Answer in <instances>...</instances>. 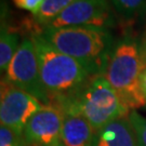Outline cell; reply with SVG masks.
<instances>
[{"instance_id":"cell-1","label":"cell","mask_w":146,"mask_h":146,"mask_svg":"<svg viewBox=\"0 0 146 146\" xmlns=\"http://www.w3.org/2000/svg\"><path fill=\"white\" fill-rule=\"evenodd\" d=\"M36 48L40 76L51 104L70 99L93 77L87 67L53 47L40 31L31 35Z\"/></svg>"},{"instance_id":"cell-2","label":"cell","mask_w":146,"mask_h":146,"mask_svg":"<svg viewBox=\"0 0 146 146\" xmlns=\"http://www.w3.org/2000/svg\"><path fill=\"white\" fill-rule=\"evenodd\" d=\"M40 34L58 51L81 63L93 76L103 75L115 44L108 29L98 27H44Z\"/></svg>"},{"instance_id":"cell-3","label":"cell","mask_w":146,"mask_h":146,"mask_svg":"<svg viewBox=\"0 0 146 146\" xmlns=\"http://www.w3.org/2000/svg\"><path fill=\"white\" fill-rule=\"evenodd\" d=\"M143 67L144 62L136 40L125 37L114 44L103 76L130 111L146 106L140 90Z\"/></svg>"},{"instance_id":"cell-4","label":"cell","mask_w":146,"mask_h":146,"mask_svg":"<svg viewBox=\"0 0 146 146\" xmlns=\"http://www.w3.org/2000/svg\"><path fill=\"white\" fill-rule=\"evenodd\" d=\"M56 106L80 114L95 132L131 113L103 75L93 76L78 93Z\"/></svg>"},{"instance_id":"cell-5","label":"cell","mask_w":146,"mask_h":146,"mask_svg":"<svg viewBox=\"0 0 146 146\" xmlns=\"http://www.w3.org/2000/svg\"><path fill=\"white\" fill-rule=\"evenodd\" d=\"M5 79L16 88L35 96L44 105L51 100L43 87L36 48L31 37L24 38L5 72Z\"/></svg>"},{"instance_id":"cell-6","label":"cell","mask_w":146,"mask_h":146,"mask_svg":"<svg viewBox=\"0 0 146 146\" xmlns=\"http://www.w3.org/2000/svg\"><path fill=\"white\" fill-rule=\"evenodd\" d=\"M44 106L39 100L5 79L1 80L0 93V122L19 133L24 129L31 117Z\"/></svg>"},{"instance_id":"cell-7","label":"cell","mask_w":146,"mask_h":146,"mask_svg":"<svg viewBox=\"0 0 146 146\" xmlns=\"http://www.w3.org/2000/svg\"><path fill=\"white\" fill-rule=\"evenodd\" d=\"M113 24L110 0H76L47 27L91 26L108 29Z\"/></svg>"},{"instance_id":"cell-8","label":"cell","mask_w":146,"mask_h":146,"mask_svg":"<svg viewBox=\"0 0 146 146\" xmlns=\"http://www.w3.org/2000/svg\"><path fill=\"white\" fill-rule=\"evenodd\" d=\"M62 125L63 110L56 105H44L24 129L27 146H60Z\"/></svg>"},{"instance_id":"cell-9","label":"cell","mask_w":146,"mask_h":146,"mask_svg":"<svg viewBox=\"0 0 146 146\" xmlns=\"http://www.w3.org/2000/svg\"><path fill=\"white\" fill-rule=\"evenodd\" d=\"M63 110L60 146H92L95 130L87 119L74 110Z\"/></svg>"},{"instance_id":"cell-10","label":"cell","mask_w":146,"mask_h":146,"mask_svg":"<svg viewBox=\"0 0 146 146\" xmlns=\"http://www.w3.org/2000/svg\"><path fill=\"white\" fill-rule=\"evenodd\" d=\"M92 146H137L135 130L129 116L114 120L96 131Z\"/></svg>"},{"instance_id":"cell-11","label":"cell","mask_w":146,"mask_h":146,"mask_svg":"<svg viewBox=\"0 0 146 146\" xmlns=\"http://www.w3.org/2000/svg\"><path fill=\"white\" fill-rule=\"evenodd\" d=\"M20 44H21V41H20L19 34L16 31L9 29L2 23L1 33H0V70L1 73L7 72Z\"/></svg>"},{"instance_id":"cell-12","label":"cell","mask_w":146,"mask_h":146,"mask_svg":"<svg viewBox=\"0 0 146 146\" xmlns=\"http://www.w3.org/2000/svg\"><path fill=\"white\" fill-rule=\"evenodd\" d=\"M75 1L76 0H46L41 8L33 14L34 21L41 28L49 26Z\"/></svg>"},{"instance_id":"cell-13","label":"cell","mask_w":146,"mask_h":146,"mask_svg":"<svg viewBox=\"0 0 146 146\" xmlns=\"http://www.w3.org/2000/svg\"><path fill=\"white\" fill-rule=\"evenodd\" d=\"M114 10L123 19H133L146 9V0H110Z\"/></svg>"},{"instance_id":"cell-14","label":"cell","mask_w":146,"mask_h":146,"mask_svg":"<svg viewBox=\"0 0 146 146\" xmlns=\"http://www.w3.org/2000/svg\"><path fill=\"white\" fill-rule=\"evenodd\" d=\"M0 146H27L24 135L10 128L0 127Z\"/></svg>"},{"instance_id":"cell-15","label":"cell","mask_w":146,"mask_h":146,"mask_svg":"<svg viewBox=\"0 0 146 146\" xmlns=\"http://www.w3.org/2000/svg\"><path fill=\"white\" fill-rule=\"evenodd\" d=\"M129 118L135 130L137 146H146V117L136 110H132L129 114Z\"/></svg>"},{"instance_id":"cell-16","label":"cell","mask_w":146,"mask_h":146,"mask_svg":"<svg viewBox=\"0 0 146 146\" xmlns=\"http://www.w3.org/2000/svg\"><path fill=\"white\" fill-rule=\"evenodd\" d=\"M46 0H13L14 5L19 9H23L31 12L33 14H35L37 11L41 8Z\"/></svg>"},{"instance_id":"cell-17","label":"cell","mask_w":146,"mask_h":146,"mask_svg":"<svg viewBox=\"0 0 146 146\" xmlns=\"http://www.w3.org/2000/svg\"><path fill=\"white\" fill-rule=\"evenodd\" d=\"M140 90L146 102V65H144L140 76Z\"/></svg>"},{"instance_id":"cell-18","label":"cell","mask_w":146,"mask_h":146,"mask_svg":"<svg viewBox=\"0 0 146 146\" xmlns=\"http://www.w3.org/2000/svg\"><path fill=\"white\" fill-rule=\"evenodd\" d=\"M139 44H140V51H141L143 62H144V65H146V28L142 35L141 41L139 42Z\"/></svg>"}]
</instances>
